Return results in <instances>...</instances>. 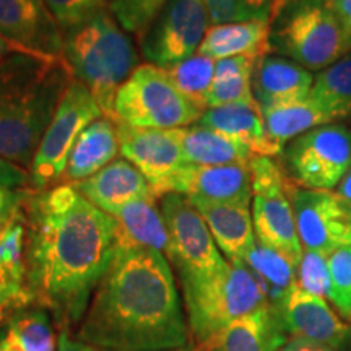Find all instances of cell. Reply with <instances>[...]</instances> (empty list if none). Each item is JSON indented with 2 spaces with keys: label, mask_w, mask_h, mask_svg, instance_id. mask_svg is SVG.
I'll return each mask as SVG.
<instances>
[{
  "label": "cell",
  "mask_w": 351,
  "mask_h": 351,
  "mask_svg": "<svg viewBox=\"0 0 351 351\" xmlns=\"http://www.w3.org/2000/svg\"><path fill=\"white\" fill-rule=\"evenodd\" d=\"M26 213V288L60 330L78 327L117 249V221L73 184L34 191Z\"/></svg>",
  "instance_id": "cell-1"
},
{
  "label": "cell",
  "mask_w": 351,
  "mask_h": 351,
  "mask_svg": "<svg viewBox=\"0 0 351 351\" xmlns=\"http://www.w3.org/2000/svg\"><path fill=\"white\" fill-rule=\"evenodd\" d=\"M171 263L161 252L117 243L77 339L103 351H165L191 345Z\"/></svg>",
  "instance_id": "cell-2"
},
{
  "label": "cell",
  "mask_w": 351,
  "mask_h": 351,
  "mask_svg": "<svg viewBox=\"0 0 351 351\" xmlns=\"http://www.w3.org/2000/svg\"><path fill=\"white\" fill-rule=\"evenodd\" d=\"M72 80L64 57L12 54L0 59V156L29 169Z\"/></svg>",
  "instance_id": "cell-3"
},
{
  "label": "cell",
  "mask_w": 351,
  "mask_h": 351,
  "mask_svg": "<svg viewBox=\"0 0 351 351\" xmlns=\"http://www.w3.org/2000/svg\"><path fill=\"white\" fill-rule=\"evenodd\" d=\"M62 57L73 80L80 82L104 116L114 121L116 96L138 67V57L129 34L112 13L104 10L67 29Z\"/></svg>",
  "instance_id": "cell-4"
},
{
  "label": "cell",
  "mask_w": 351,
  "mask_h": 351,
  "mask_svg": "<svg viewBox=\"0 0 351 351\" xmlns=\"http://www.w3.org/2000/svg\"><path fill=\"white\" fill-rule=\"evenodd\" d=\"M271 52L320 72L351 52V29L324 0H274Z\"/></svg>",
  "instance_id": "cell-5"
},
{
  "label": "cell",
  "mask_w": 351,
  "mask_h": 351,
  "mask_svg": "<svg viewBox=\"0 0 351 351\" xmlns=\"http://www.w3.org/2000/svg\"><path fill=\"white\" fill-rule=\"evenodd\" d=\"M181 289L189 332L197 346L267 304L257 280L244 262H230L217 275L184 282Z\"/></svg>",
  "instance_id": "cell-6"
},
{
  "label": "cell",
  "mask_w": 351,
  "mask_h": 351,
  "mask_svg": "<svg viewBox=\"0 0 351 351\" xmlns=\"http://www.w3.org/2000/svg\"><path fill=\"white\" fill-rule=\"evenodd\" d=\"M205 111L178 90L166 70L142 64L116 96L114 121L134 129L173 130L197 124Z\"/></svg>",
  "instance_id": "cell-7"
},
{
  "label": "cell",
  "mask_w": 351,
  "mask_h": 351,
  "mask_svg": "<svg viewBox=\"0 0 351 351\" xmlns=\"http://www.w3.org/2000/svg\"><path fill=\"white\" fill-rule=\"evenodd\" d=\"M252 179V223L257 243L274 249L300 267L302 244L287 189L291 182L282 163L270 156L249 161Z\"/></svg>",
  "instance_id": "cell-8"
},
{
  "label": "cell",
  "mask_w": 351,
  "mask_h": 351,
  "mask_svg": "<svg viewBox=\"0 0 351 351\" xmlns=\"http://www.w3.org/2000/svg\"><path fill=\"white\" fill-rule=\"evenodd\" d=\"M103 116L90 91L80 82L72 80L44 132L28 169L34 191H44L59 184L77 138L91 122Z\"/></svg>",
  "instance_id": "cell-9"
},
{
  "label": "cell",
  "mask_w": 351,
  "mask_h": 351,
  "mask_svg": "<svg viewBox=\"0 0 351 351\" xmlns=\"http://www.w3.org/2000/svg\"><path fill=\"white\" fill-rule=\"evenodd\" d=\"M160 210L169 236L166 258L178 271L179 283L217 275L230 263L191 200L171 192L161 197Z\"/></svg>",
  "instance_id": "cell-10"
},
{
  "label": "cell",
  "mask_w": 351,
  "mask_h": 351,
  "mask_svg": "<svg viewBox=\"0 0 351 351\" xmlns=\"http://www.w3.org/2000/svg\"><path fill=\"white\" fill-rule=\"evenodd\" d=\"M283 168L300 187L337 189L351 168V127L326 124L306 132L283 148Z\"/></svg>",
  "instance_id": "cell-11"
},
{
  "label": "cell",
  "mask_w": 351,
  "mask_h": 351,
  "mask_svg": "<svg viewBox=\"0 0 351 351\" xmlns=\"http://www.w3.org/2000/svg\"><path fill=\"white\" fill-rule=\"evenodd\" d=\"M208 25L205 0H168L140 38L142 54L155 67H174L197 54Z\"/></svg>",
  "instance_id": "cell-12"
},
{
  "label": "cell",
  "mask_w": 351,
  "mask_h": 351,
  "mask_svg": "<svg viewBox=\"0 0 351 351\" xmlns=\"http://www.w3.org/2000/svg\"><path fill=\"white\" fill-rule=\"evenodd\" d=\"M288 199L304 251L330 257L351 245V218L335 192L315 191L289 182Z\"/></svg>",
  "instance_id": "cell-13"
},
{
  "label": "cell",
  "mask_w": 351,
  "mask_h": 351,
  "mask_svg": "<svg viewBox=\"0 0 351 351\" xmlns=\"http://www.w3.org/2000/svg\"><path fill=\"white\" fill-rule=\"evenodd\" d=\"M116 124L121 155L145 176L156 197L168 194L174 176L187 165L174 132Z\"/></svg>",
  "instance_id": "cell-14"
},
{
  "label": "cell",
  "mask_w": 351,
  "mask_h": 351,
  "mask_svg": "<svg viewBox=\"0 0 351 351\" xmlns=\"http://www.w3.org/2000/svg\"><path fill=\"white\" fill-rule=\"evenodd\" d=\"M0 34L28 54L62 57L64 32L44 0H0Z\"/></svg>",
  "instance_id": "cell-15"
},
{
  "label": "cell",
  "mask_w": 351,
  "mask_h": 351,
  "mask_svg": "<svg viewBox=\"0 0 351 351\" xmlns=\"http://www.w3.org/2000/svg\"><path fill=\"white\" fill-rule=\"evenodd\" d=\"M181 194L192 204L249 205L252 179L249 165L197 166L186 165L174 176L169 192Z\"/></svg>",
  "instance_id": "cell-16"
},
{
  "label": "cell",
  "mask_w": 351,
  "mask_h": 351,
  "mask_svg": "<svg viewBox=\"0 0 351 351\" xmlns=\"http://www.w3.org/2000/svg\"><path fill=\"white\" fill-rule=\"evenodd\" d=\"M291 339L345 351L351 343V327L343 322L322 298L313 296L295 287L280 309Z\"/></svg>",
  "instance_id": "cell-17"
},
{
  "label": "cell",
  "mask_w": 351,
  "mask_h": 351,
  "mask_svg": "<svg viewBox=\"0 0 351 351\" xmlns=\"http://www.w3.org/2000/svg\"><path fill=\"white\" fill-rule=\"evenodd\" d=\"M70 184L86 200L111 217L130 202L156 199L150 182L125 158L114 160L91 178Z\"/></svg>",
  "instance_id": "cell-18"
},
{
  "label": "cell",
  "mask_w": 351,
  "mask_h": 351,
  "mask_svg": "<svg viewBox=\"0 0 351 351\" xmlns=\"http://www.w3.org/2000/svg\"><path fill=\"white\" fill-rule=\"evenodd\" d=\"M288 340L282 314L265 304L231 322L199 348L202 351H280Z\"/></svg>",
  "instance_id": "cell-19"
},
{
  "label": "cell",
  "mask_w": 351,
  "mask_h": 351,
  "mask_svg": "<svg viewBox=\"0 0 351 351\" xmlns=\"http://www.w3.org/2000/svg\"><path fill=\"white\" fill-rule=\"evenodd\" d=\"M314 77L283 56H263L252 73V93L261 109L309 98Z\"/></svg>",
  "instance_id": "cell-20"
},
{
  "label": "cell",
  "mask_w": 351,
  "mask_h": 351,
  "mask_svg": "<svg viewBox=\"0 0 351 351\" xmlns=\"http://www.w3.org/2000/svg\"><path fill=\"white\" fill-rule=\"evenodd\" d=\"M197 124L208 127L247 147L256 156L275 158L282 155L280 148L269 137L258 103H236L208 108Z\"/></svg>",
  "instance_id": "cell-21"
},
{
  "label": "cell",
  "mask_w": 351,
  "mask_h": 351,
  "mask_svg": "<svg viewBox=\"0 0 351 351\" xmlns=\"http://www.w3.org/2000/svg\"><path fill=\"white\" fill-rule=\"evenodd\" d=\"M228 262H244L257 243L249 205L194 204Z\"/></svg>",
  "instance_id": "cell-22"
},
{
  "label": "cell",
  "mask_w": 351,
  "mask_h": 351,
  "mask_svg": "<svg viewBox=\"0 0 351 351\" xmlns=\"http://www.w3.org/2000/svg\"><path fill=\"white\" fill-rule=\"evenodd\" d=\"M117 153H121V147L116 121L106 116L99 117L77 138L70 152L64 179L69 182H78L91 178L112 163Z\"/></svg>",
  "instance_id": "cell-23"
},
{
  "label": "cell",
  "mask_w": 351,
  "mask_h": 351,
  "mask_svg": "<svg viewBox=\"0 0 351 351\" xmlns=\"http://www.w3.org/2000/svg\"><path fill=\"white\" fill-rule=\"evenodd\" d=\"M197 52L213 60L236 56L261 59L271 52L270 21L212 25Z\"/></svg>",
  "instance_id": "cell-24"
},
{
  "label": "cell",
  "mask_w": 351,
  "mask_h": 351,
  "mask_svg": "<svg viewBox=\"0 0 351 351\" xmlns=\"http://www.w3.org/2000/svg\"><path fill=\"white\" fill-rule=\"evenodd\" d=\"M187 165L225 166L249 165L254 153L228 135L200 124L173 129Z\"/></svg>",
  "instance_id": "cell-25"
},
{
  "label": "cell",
  "mask_w": 351,
  "mask_h": 351,
  "mask_svg": "<svg viewBox=\"0 0 351 351\" xmlns=\"http://www.w3.org/2000/svg\"><path fill=\"white\" fill-rule=\"evenodd\" d=\"M155 200L130 202L112 215L117 221V243L150 249L166 256L169 245L168 228Z\"/></svg>",
  "instance_id": "cell-26"
},
{
  "label": "cell",
  "mask_w": 351,
  "mask_h": 351,
  "mask_svg": "<svg viewBox=\"0 0 351 351\" xmlns=\"http://www.w3.org/2000/svg\"><path fill=\"white\" fill-rule=\"evenodd\" d=\"M244 263L257 280L267 304L280 313L289 293L296 287L298 267L287 257L261 243L244 257Z\"/></svg>",
  "instance_id": "cell-27"
},
{
  "label": "cell",
  "mask_w": 351,
  "mask_h": 351,
  "mask_svg": "<svg viewBox=\"0 0 351 351\" xmlns=\"http://www.w3.org/2000/svg\"><path fill=\"white\" fill-rule=\"evenodd\" d=\"M262 116L267 134L280 148H285L291 140L315 127L332 124V117L309 98L298 103L265 108L262 109Z\"/></svg>",
  "instance_id": "cell-28"
},
{
  "label": "cell",
  "mask_w": 351,
  "mask_h": 351,
  "mask_svg": "<svg viewBox=\"0 0 351 351\" xmlns=\"http://www.w3.org/2000/svg\"><path fill=\"white\" fill-rule=\"evenodd\" d=\"M309 99L332 121L351 117V52L330 67L320 70L314 78Z\"/></svg>",
  "instance_id": "cell-29"
},
{
  "label": "cell",
  "mask_w": 351,
  "mask_h": 351,
  "mask_svg": "<svg viewBox=\"0 0 351 351\" xmlns=\"http://www.w3.org/2000/svg\"><path fill=\"white\" fill-rule=\"evenodd\" d=\"M52 315L41 306L21 307L8 320L5 332L21 351H56Z\"/></svg>",
  "instance_id": "cell-30"
},
{
  "label": "cell",
  "mask_w": 351,
  "mask_h": 351,
  "mask_svg": "<svg viewBox=\"0 0 351 351\" xmlns=\"http://www.w3.org/2000/svg\"><path fill=\"white\" fill-rule=\"evenodd\" d=\"M215 62L217 60L197 52L189 59L182 60L181 64L166 69V73H168L181 93L186 95L194 103L200 104L202 108L207 109L205 96H207L210 86L213 83Z\"/></svg>",
  "instance_id": "cell-31"
},
{
  "label": "cell",
  "mask_w": 351,
  "mask_h": 351,
  "mask_svg": "<svg viewBox=\"0 0 351 351\" xmlns=\"http://www.w3.org/2000/svg\"><path fill=\"white\" fill-rule=\"evenodd\" d=\"M26 205V204H25ZM26 213L25 207L0 226V265L26 285Z\"/></svg>",
  "instance_id": "cell-32"
},
{
  "label": "cell",
  "mask_w": 351,
  "mask_h": 351,
  "mask_svg": "<svg viewBox=\"0 0 351 351\" xmlns=\"http://www.w3.org/2000/svg\"><path fill=\"white\" fill-rule=\"evenodd\" d=\"M274 0H205L210 25L270 21Z\"/></svg>",
  "instance_id": "cell-33"
},
{
  "label": "cell",
  "mask_w": 351,
  "mask_h": 351,
  "mask_svg": "<svg viewBox=\"0 0 351 351\" xmlns=\"http://www.w3.org/2000/svg\"><path fill=\"white\" fill-rule=\"evenodd\" d=\"M166 3L168 0H109L108 10L127 33L142 38Z\"/></svg>",
  "instance_id": "cell-34"
},
{
  "label": "cell",
  "mask_w": 351,
  "mask_h": 351,
  "mask_svg": "<svg viewBox=\"0 0 351 351\" xmlns=\"http://www.w3.org/2000/svg\"><path fill=\"white\" fill-rule=\"evenodd\" d=\"M330 301L346 319H351V245L339 249L328 257Z\"/></svg>",
  "instance_id": "cell-35"
},
{
  "label": "cell",
  "mask_w": 351,
  "mask_h": 351,
  "mask_svg": "<svg viewBox=\"0 0 351 351\" xmlns=\"http://www.w3.org/2000/svg\"><path fill=\"white\" fill-rule=\"evenodd\" d=\"M296 287L322 300L326 296L328 298L330 295L328 257L313 251H304L296 271Z\"/></svg>",
  "instance_id": "cell-36"
},
{
  "label": "cell",
  "mask_w": 351,
  "mask_h": 351,
  "mask_svg": "<svg viewBox=\"0 0 351 351\" xmlns=\"http://www.w3.org/2000/svg\"><path fill=\"white\" fill-rule=\"evenodd\" d=\"M44 3L65 33L108 10L109 0H44Z\"/></svg>",
  "instance_id": "cell-37"
},
{
  "label": "cell",
  "mask_w": 351,
  "mask_h": 351,
  "mask_svg": "<svg viewBox=\"0 0 351 351\" xmlns=\"http://www.w3.org/2000/svg\"><path fill=\"white\" fill-rule=\"evenodd\" d=\"M236 103H256L252 93V77H230L213 80L205 96L207 109Z\"/></svg>",
  "instance_id": "cell-38"
},
{
  "label": "cell",
  "mask_w": 351,
  "mask_h": 351,
  "mask_svg": "<svg viewBox=\"0 0 351 351\" xmlns=\"http://www.w3.org/2000/svg\"><path fill=\"white\" fill-rule=\"evenodd\" d=\"M32 192L33 189H0V226L25 207Z\"/></svg>",
  "instance_id": "cell-39"
},
{
  "label": "cell",
  "mask_w": 351,
  "mask_h": 351,
  "mask_svg": "<svg viewBox=\"0 0 351 351\" xmlns=\"http://www.w3.org/2000/svg\"><path fill=\"white\" fill-rule=\"evenodd\" d=\"M0 189H33L29 171L0 156Z\"/></svg>",
  "instance_id": "cell-40"
},
{
  "label": "cell",
  "mask_w": 351,
  "mask_h": 351,
  "mask_svg": "<svg viewBox=\"0 0 351 351\" xmlns=\"http://www.w3.org/2000/svg\"><path fill=\"white\" fill-rule=\"evenodd\" d=\"M21 296H32L26 285L16 280L10 271L0 265V304Z\"/></svg>",
  "instance_id": "cell-41"
},
{
  "label": "cell",
  "mask_w": 351,
  "mask_h": 351,
  "mask_svg": "<svg viewBox=\"0 0 351 351\" xmlns=\"http://www.w3.org/2000/svg\"><path fill=\"white\" fill-rule=\"evenodd\" d=\"M32 302H33L32 296H21V298H16V300H12L8 302H3V304H0V328L7 327L8 320H10L12 315L15 314L16 311H20L21 307L29 306Z\"/></svg>",
  "instance_id": "cell-42"
},
{
  "label": "cell",
  "mask_w": 351,
  "mask_h": 351,
  "mask_svg": "<svg viewBox=\"0 0 351 351\" xmlns=\"http://www.w3.org/2000/svg\"><path fill=\"white\" fill-rule=\"evenodd\" d=\"M57 351H103L95 348V346L85 343V341L72 339L69 330H60L59 343H57Z\"/></svg>",
  "instance_id": "cell-43"
},
{
  "label": "cell",
  "mask_w": 351,
  "mask_h": 351,
  "mask_svg": "<svg viewBox=\"0 0 351 351\" xmlns=\"http://www.w3.org/2000/svg\"><path fill=\"white\" fill-rule=\"evenodd\" d=\"M337 197H339L341 205H343L346 213L350 215L351 218V168L348 169V173L343 176L339 186H337Z\"/></svg>",
  "instance_id": "cell-44"
},
{
  "label": "cell",
  "mask_w": 351,
  "mask_h": 351,
  "mask_svg": "<svg viewBox=\"0 0 351 351\" xmlns=\"http://www.w3.org/2000/svg\"><path fill=\"white\" fill-rule=\"evenodd\" d=\"M328 8H332L340 20L351 29V0H324Z\"/></svg>",
  "instance_id": "cell-45"
},
{
  "label": "cell",
  "mask_w": 351,
  "mask_h": 351,
  "mask_svg": "<svg viewBox=\"0 0 351 351\" xmlns=\"http://www.w3.org/2000/svg\"><path fill=\"white\" fill-rule=\"evenodd\" d=\"M280 351H333L327 346L311 343V341L300 340V339H289L288 343L283 346Z\"/></svg>",
  "instance_id": "cell-46"
},
{
  "label": "cell",
  "mask_w": 351,
  "mask_h": 351,
  "mask_svg": "<svg viewBox=\"0 0 351 351\" xmlns=\"http://www.w3.org/2000/svg\"><path fill=\"white\" fill-rule=\"evenodd\" d=\"M12 54H28V52H25L21 47L10 43L8 39H5L2 34H0V59H3V57L12 56Z\"/></svg>",
  "instance_id": "cell-47"
},
{
  "label": "cell",
  "mask_w": 351,
  "mask_h": 351,
  "mask_svg": "<svg viewBox=\"0 0 351 351\" xmlns=\"http://www.w3.org/2000/svg\"><path fill=\"white\" fill-rule=\"evenodd\" d=\"M0 351H21V350L20 346L7 335V332L3 330L0 333Z\"/></svg>",
  "instance_id": "cell-48"
},
{
  "label": "cell",
  "mask_w": 351,
  "mask_h": 351,
  "mask_svg": "<svg viewBox=\"0 0 351 351\" xmlns=\"http://www.w3.org/2000/svg\"><path fill=\"white\" fill-rule=\"evenodd\" d=\"M165 351H202L200 348H199V346H191V345H189V346H184V348H176V350H165Z\"/></svg>",
  "instance_id": "cell-49"
}]
</instances>
